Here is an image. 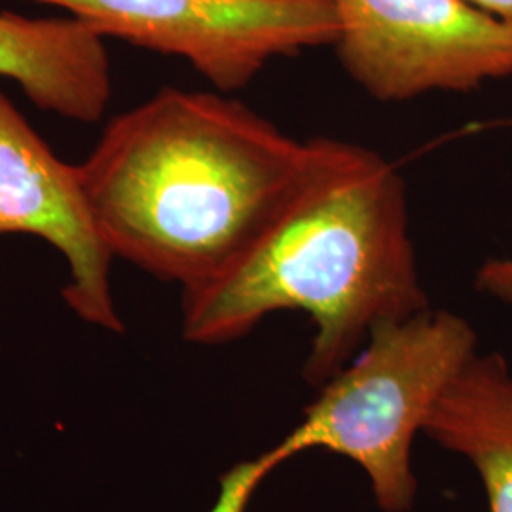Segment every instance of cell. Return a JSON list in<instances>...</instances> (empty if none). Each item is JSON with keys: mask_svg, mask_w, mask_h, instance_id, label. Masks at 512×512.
<instances>
[{"mask_svg": "<svg viewBox=\"0 0 512 512\" xmlns=\"http://www.w3.org/2000/svg\"><path fill=\"white\" fill-rule=\"evenodd\" d=\"M475 285L480 293L512 304V258L486 260L476 272Z\"/></svg>", "mask_w": 512, "mask_h": 512, "instance_id": "30bf717a", "label": "cell"}, {"mask_svg": "<svg viewBox=\"0 0 512 512\" xmlns=\"http://www.w3.org/2000/svg\"><path fill=\"white\" fill-rule=\"evenodd\" d=\"M8 234L48 241L69 266L67 306L88 325L124 332L110 291L114 255L93 222L78 165L57 158L0 90V238Z\"/></svg>", "mask_w": 512, "mask_h": 512, "instance_id": "8992f818", "label": "cell"}, {"mask_svg": "<svg viewBox=\"0 0 512 512\" xmlns=\"http://www.w3.org/2000/svg\"><path fill=\"white\" fill-rule=\"evenodd\" d=\"M476 353V332L452 311H418L382 323L321 385L302 420L255 458L264 478L304 452H329L361 467L382 512H410L418 495L414 440L446 387Z\"/></svg>", "mask_w": 512, "mask_h": 512, "instance_id": "3957f363", "label": "cell"}, {"mask_svg": "<svg viewBox=\"0 0 512 512\" xmlns=\"http://www.w3.org/2000/svg\"><path fill=\"white\" fill-rule=\"evenodd\" d=\"M423 435L467 459L490 512H512V368L499 353H478L446 387Z\"/></svg>", "mask_w": 512, "mask_h": 512, "instance_id": "ba28073f", "label": "cell"}, {"mask_svg": "<svg viewBox=\"0 0 512 512\" xmlns=\"http://www.w3.org/2000/svg\"><path fill=\"white\" fill-rule=\"evenodd\" d=\"M344 71L370 97L403 103L512 76V23L463 0H332Z\"/></svg>", "mask_w": 512, "mask_h": 512, "instance_id": "5b68a950", "label": "cell"}, {"mask_svg": "<svg viewBox=\"0 0 512 512\" xmlns=\"http://www.w3.org/2000/svg\"><path fill=\"white\" fill-rule=\"evenodd\" d=\"M397 167L370 148L311 139L308 169L266 230L217 277L183 293V338L222 346L272 313L315 327L304 380L329 382L382 323L427 310Z\"/></svg>", "mask_w": 512, "mask_h": 512, "instance_id": "6da1fadb", "label": "cell"}, {"mask_svg": "<svg viewBox=\"0 0 512 512\" xmlns=\"http://www.w3.org/2000/svg\"><path fill=\"white\" fill-rule=\"evenodd\" d=\"M99 37L186 59L219 92L243 90L274 59L334 46L332 0H35Z\"/></svg>", "mask_w": 512, "mask_h": 512, "instance_id": "277c9868", "label": "cell"}, {"mask_svg": "<svg viewBox=\"0 0 512 512\" xmlns=\"http://www.w3.org/2000/svg\"><path fill=\"white\" fill-rule=\"evenodd\" d=\"M463 2H467L469 6L488 16L512 23V0H463Z\"/></svg>", "mask_w": 512, "mask_h": 512, "instance_id": "8fae6325", "label": "cell"}, {"mask_svg": "<svg viewBox=\"0 0 512 512\" xmlns=\"http://www.w3.org/2000/svg\"><path fill=\"white\" fill-rule=\"evenodd\" d=\"M253 461H243L220 478L219 497L209 512H247L256 490L262 484Z\"/></svg>", "mask_w": 512, "mask_h": 512, "instance_id": "9c48e42d", "label": "cell"}, {"mask_svg": "<svg viewBox=\"0 0 512 512\" xmlns=\"http://www.w3.org/2000/svg\"><path fill=\"white\" fill-rule=\"evenodd\" d=\"M220 93L160 90L110 120L78 165L110 253L183 293L249 249L310 164L311 139Z\"/></svg>", "mask_w": 512, "mask_h": 512, "instance_id": "7a4b0ae2", "label": "cell"}, {"mask_svg": "<svg viewBox=\"0 0 512 512\" xmlns=\"http://www.w3.org/2000/svg\"><path fill=\"white\" fill-rule=\"evenodd\" d=\"M0 344H2V342H0Z\"/></svg>", "mask_w": 512, "mask_h": 512, "instance_id": "7c38bea8", "label": "cell"}, {"mask_svg": "<svg viewBox=\"0 0 512 512\" xmlns=\"http://www.w3.org/2000/svg\"><path fill=\"white\" fill-rule=\"evenodd\" d=\"M0 76L38 109L86 124L103 118L112 95L103 37L76 18L0 12Z\"/></svg>", "mask_w": 512, "mask_h": 512, "instance_id": "52a82bcc", "label": "cell"}]
</instances>
